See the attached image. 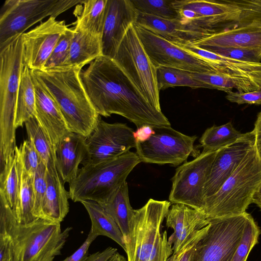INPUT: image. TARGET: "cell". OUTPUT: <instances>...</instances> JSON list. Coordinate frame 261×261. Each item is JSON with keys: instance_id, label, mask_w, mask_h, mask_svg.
<instances>
[{"instance_id": "obj_1", "label": "cell", "mask_w": 261, "mask_h": 261, "mask_svg": "<svg viewBox=\"0 0 261 261\" xmlns=\"http://www.w3.org/2000/svg\"><path fill=\"white\" fill-rule=\"evenodd\" d=\"M80 75L90 102L100 116L120 115L137 128L144 124L170 126L162 112L146 100L113 59L98 57L82 69Z\"/></svg>"}, {"instance_id": "obj_2", "label": "cell", "mask_w": 261, "mask_h": 261, "mask_svg": "<svg viewBox=\"0 0 261 261\" xmlns=\"http://www.w3.org/2000/svg\"><path fill=\"white\" fill-rule=\"evenodd\" d=\"M81 70L65 67L31 71L56 101L69 131L87 138L101 116L95 111L84 88L80 75Z\"/></svg>"}, {"instance_id": "obj_3", "label": "cell", "mask_w": 261, "mask_h": 261, "mask_svg": "<svg viewBox=\"0 0 261 261\" xmlns=\"http://www.w3.org/2000/svg\"><path fill=\"white\" fill-rule=\"evenodd\" d=\"M141 162L136 153L128 151L110 160L83 165L75 178L69 184V198L73 202L105 203Z\"/></svg>"}, {"instance_id": "obj_4", "label": "cell", "mask_w": 261, "mask_h": 261, "mask_svg": "<svg viewBox=\"0 0 261 261\" xmlns=\"http://www.w3.org/2000/svg\"><path fill=\"white\" fill-rule=\"evenodd\" d=\"M171 206L170 201L150 199L134 210L130 240L125 252L127 261H166L173 252L172 244L162 223Z\"/></svg>"}, {"instance_id": "obj_5", "label": "cell", "mask_w": 261, "mask_h": 261, "mask_svg": "<svg viewBox=\"0 0 261 261\" xmlns=\"http://www.w3.org/2000/svg\"><path fill=\"white\" fill-rule=\"evenodd\" d=\"M0 233L8 238L10 261H35L63 235L61 223L37 219L19 224L4 196L0 194Z\"/></svg>"}, {"instance_id": "obj_6", "label": "cell", "mask_w": 261, "mask_h": 261, "mask_svg": "<svg viewBox=\"0 0 261 261\" xmlns=\"http://www.w3.org/2000/svg\"><path fill=\"white\" fill-rule=\"evenodd\" d=\"M260 183L261 160L254 145L220 189L205 199L206 218L210 220L246 213Z\"/></svg>"}, {"instance_id": "obj_7", "label": "cell", "mask_w": 261, "mask_h": 261, "mask_svg": "<svg viewBox=\"0 0 261 261\" xmlns=\"http://www.w3.org/2000/svg\"><path fill=\"white\" fill-rule=\"evenodd\" d=\"M1 166L14 154L17 97L23 67L22 35L0 49Z\"/></svg>"}, {"instance_id": "obj_8", "label": "cell", "mask_w": 261, "mask_h": 261, "mask_svg": "<svg viewBox=\"0 0 261 261\" xmlns=\"http://www.w3.org/2000/svg\"><path fill=\"white\" fill-rule=\"evenodd\" d=\"M82 0H6L0 11V49L35 23L57 17Z\"/></svg>"}, {"instance_id": "obj_9", "label": "cell", "mask_w": 261, "mask_h": 261, "mask_svg": "<svg viewBox=\"0 0 261 261\" xmlns=\"http://www.w3.org/2000/svg\"><path fill=\"white\" fill-rule=\"evenodd\" d=\"M146 100L162 111L156 67L146 53L134 24L127 30L113 59Z\"/></svg>"}, {"instance_id": "obj_10", "label": "cell", "mask_w": 261, "mask_h": 261, "mask_svg": "<svg viewBox=\"0 0 261 261\" xmlns=\"http://www.w3.org/2000/svg\"><path fill=\"white\" fill-rule=\"evenodd\" d=\"M248 215L208 220L206 231L193 247L191 261H231Z\"/></svg>"}, {"instance_id": "obj_11", "label": "cell", "mask_w": 261, "mask_h": 261, "mask_svg": "<svg viewBox=\"0 0 261 261\" xmlns=\"http://www.w3.org/2000/svg\"><path fill=\"white\" fill-rule=\"evenodd\" d=\"M154 134L146 141L136 143V153L141 162L176 166L195 153L196 136L185 135L171 126H153Z\"/></svg>"}, {"instance_id": "obj_12", "label": "cell", "mask_w": 261, "mask_h": 261, "mask_svg": "<svg viewBox=\"0 0 261 261\" xmlns=\"http://www.w3.org/2000/svg\"><path fill=\"white\" fill-rule=\"evenodd\" d=\"M216 151L202 152L176 169L169 196L171 203L183 204L204 213V189Z\"/></svg>"}, {"instance_id": "obj_13", "label": "cell", "mask_w": 261, "mask_h": 261, "mask_svg": "<svg viewBox=\"0 0 261 261\" xmlns=\"http://www.w3.org/2000/svg\"><path fill=\"white\" fill-rule=\"evenodd\" d=\"M136 33L153 65L200 73H215L212 64L183 47L134 23Z\"/></svg>"}, {"instance_id": "obj_14", "label": "cell", "mask_w": 261, "mask_h": 261, "mask_svg": "<svg viewBox=\"0 0 261 261\" xmlns=\"http://www.w3.org/2000/svg\"><path fill=\"white\" fill-rule=\"evenodd\" d=\"M134 132L125 123H108L100 118L86 139L87 153L82 165L110 160L136 148Z\"/></svg>"}, {"instance_id": "obj_15", "label": "cell", "mask_w": 261, "mask_h": 261, "mask_svg": "<svg viewBox=\"0 0 261 261\" xmlns=\"http://www.w3.org/2000/svg\"><path fill=\"white\" fill-rule=\"evenodd\" d=\"M64 20L50 16L22 34V63L31 70H42L62 35L68 29Z\"/></svg>"}, {"instance_id": "obj_16", "label": "cell", "mask_w": 261, "mask_h": 261, "mask_svg": "<svg viewBox=\"0 0 261 261\" xmlns=\"http://www.w3.org/2000/svg\"><path fill=\"white\" fill-rule=\"evenodd\" d=\"M254 132L246 133L233 143L216 151L204 189L205 200L214 195L254 146Z\"/></svg>"}, {"instance_id": "obj_17", "label": "cell", "mask_w": 261, "mask_h": 261, "mask_svg": "<svg viewBox=\"0 0 261 261\" xmlns=\"http://www.w3.org/2000/svg\"><path fill=\"white\" fill-rule=\"evenodd\" d=\"M166 226L174 232L169 238L173 253L199 239L208 227V220L205 214L186 205L172 204L168 212Z\"/></svg>"}, {"instance_id": "obj_18", "label": "cell", "mask_w": 261, "mask_h": 261, "mask_svg": "<svg viewBox=\"0 0 261 261\" xmlns=\"http://www.w3.org/2000/svg\"><path fill=\"white\" fill-rule=\"evenodd\" d=\"M138 14L131 0H107L101 37L103 56L113 59L129 28L135 23Z\"/></svg>"}, {"instance_id": "obj_19", "label": "cell", "mask_w": 261, "mask_h": 261, "mask_svg": "<svg viewBox=\"0 0 261 261\" xmlns=\"http://www.w3.org/2000/svg\"><path fill=\"white\" fill-rule=\"evenodd\" d=\"M32 75L36 94L34 117L55 149L60 141L70 132L54 98L32 72Z\"/></svg>"}, {"instance_id": "obj_20", "label": "cell", "mask_w": 261, "mask_h": 261, "mask_svg": "<svg viewBox=\"0 0 261 261\" xmlns=\"http://www.w3.org/2000/svg\"><path fill=\"white\" fill-rule=\"evenodd\" d=\"M191 44L200 47L209 46L248 49L254 51L261 57V22L252 21L218 31Z\"/></svg>"}, {"instance_id": "obj_21", "label": "cell", "mask_w": 261, "mask_h": 261, "mask_svg": "<svg viewBox=\"0 0 261 261\" xmlns=\"http://www.w3.org/2000/svg\"><path fill=\"white\" fill-rule=\"evenodd\" d=\"M85 137L69 132L58 143L55 148L56 166L63 182L69 184L77 175L80 164L87 156Z\"/></svg>"}, {"instance_id": "obj_22", "label": "cell", "mask_w": 261, "mask_h": 261, "mask_svg": "<svg viewBox=\"0 0 261 261\" xmlns=\"http://www.w3.org/2000/svg\"><path fill=\"white\" fill-rule=\"evenodd\" d=\"M173 7L177 10H191L210 21L216 28L230 22H239L241 9L229 0H173Z\"/></svg>"}, {"instance_id": "obj_23", "label": "cell", "mask_w": 261, "mask_h": 261, "mask_svg": "<svg viewBox=\"0 0 261 261\" xmlns=\"http://www.w3.org/2000/svg\"><path fill=\"white\" fill-rule=\"evenodd\" d=\"M57 169L47 170V189L37 218L61 223L69 211V193Z\"/></svg>"}, {"instance_id": "obj_24", "label": "cell", "mask_w": 261, "mask_h": 261, "mask_svg": "<svg viewBox=\"0 0 261 261\" xmlns=\"http://www.w3.org/2000/svg\"><path fill=\"white\" fill-rule=\"evenodd\" d=\"M136 24L181 46L203 38L179 19H167L138 13Z\"/></svg>"}, {"instance_id": "obj_25", "label": "cell", "mask_w": 261, "mask_h": 261, "mask_svg": "<svg viewBox=\"0 0 261 261\" xmlns=\"http://www.w3.org/2000/svg\"><path fill=\"white\" fill-rule=\"evenodd\" d=\"M74 33L68 57L64 67L82 69L102 55L101 37L73 28Z\"/></svg>"}, {"instance_id": "obj_26", "label": "cell", "mask_w": 261, "mask_h": 261, "mask_svg": "<svg viewBox=\"0 0 261 261\" xmlns=\"http://www.w3.org/2000/svg\"><path fill=\"white\" fill-rule=\"evenodd\" d=\"M100 205L112 216L120 228L126 249L130 240L135 210L130 204L127 182L125 181L106 202Z\"/></svg>"}, {"instance_id": "obj_27", "label": "cell", "mask_w": 261, "mask_h": 261, "mask_svg": "<svg viewBox=\"0 0 261 261\" xmlns=\"http://www.w3.org/2000/svg\"><path fill=\"white\" fill-rule=\"evenodd\" d=\"M14 153L19 179L18 205L15 217L19 224L27 225L37 219L33 215L34 202L33 176L24 168L19 147L16 146Z\"/></svg>"}, {"instance_id": "obj_28", "label": "cell", "mask_w": 261, "mask_h": 261, "mask_svg": "<svg viewBox=\"0 0 261 261\" xmlns=\"http://www.w3.org/2000/svg\"><path fill=\"white\" fill-rule=\"evenodd\" d=\"M91 222L90 231L98 236L107 237L120 245L125 251L123 236L112 216L99 203L92 201H82Z\"/></svg>"}, {"instance_id": "obj_29", "label": "cell", "mask_w": 261, "mask_h": 261, "mask_svg": "<svg viewBox=\"0 0 261 261\" xmlns=\"http://www.w3.org/2000/svg\"><path fill=\"white\" fill-rule=\"evenodd\" d=\"M36 94L31 70L23 65L22 68L16 100L15 127H22L35 113Z\"/></svg>"}, {"instance_id": "obj_30", "label": "cell", "mask_w": 261, "mask_h": 261, "mask_svg": "<svg viewBox=\"0 0 261 261\" xmlns=\"http://www.w3.org/2000/svg\"><path fill=\"white\" fill-rule=\"evenodd\" d=\"M107 0H82L74 28L101 37Z\"/></svg>"}, {"instance_id": "obj_31", "label": "cell", "mask_w": 261, "mask_h": 261, "mask_svg": "<svg viewBox=\"0 0 261 261\" xmlns=\"http://www.w3.org/2000/svg\"><path fill=\"white\" fill-rule=\"evenodd\" d=\"M244 134L236 129L231 121L220 126L214 125L207 128L199 139L202 152L216 151L236 142Z\"/></svg>"}, {"instance_id": "obj_32", "label": "cell", "mask_w": 261, "mask_h": 261, "mask_svg": "<svg viewBox=\"0 0 261 261\" xmlns=\"http://www.w3.org/2000/svg\"><path fill=\"white\" fill-rule=\"evenodd\" d=\"M19 173L15 153L1 167L0 193L6 199L14 216L18 205Z\"/></svg>"}, {"instance_id": "obj_33", "label": "cell", "mask_w": 261, "mask_h": 261, "mask_svg": "<svg viewBox=\"0 0 261 261\" xmlns=\"http://www.w3.org/2000/svg\"><path fill=\"white\" fill-rule=\"evenodd\" d=\"M24 125L28 139L33 144L47 170L56 168L55 149L36 118H30Z\"/></svg>"}, {"instance_id": "obj_34", "label": "cell", "mask_w": 261, "mask_h": 261, "mask_svg": "<svg viewBox=\"0 0 261 261\" xmlns=\"http://www.w3.org/2000/svg\"><path fill=\"white\" fill-rule=\"evenodd\" d=\"M192 72L164 66L156 67V76L159 91L170 87H189L192 89L206 88L202 82L196 80Z\"/></svg>"}, {"instance_id": "obj_35", "label": "cell", "mask_w": 261, "mask_h": 261, "mask_svg": "<svg viewBox=\"0 0 261 261\" xmlns=\"http://www.w3.org/2000/svg\"><path fill=\"white\" fill-rule=\"evenodd\" d=\"M173 0H131L138 13L167 19H177L179 15Z\"/></svg>"}, {"instance_id": "obj_36", "label": "cell", "mask_w": 261, "mask_h": 261, "mask_svg": "<svg viewBox=\"0 0 261 261\" xmlns=\"http://www.w3.org/2000/svg\"><path fill=\"white\" fill-rule=\"evenodd\" d=\"M260 229L249 214L240 242L231 261H246L249 254L258 242Z\"/></svg>"}, {"instance_id": "obj_37", "label": "cell", "mask_w": 261, "mask_h": 261, "mask_svg": "<svg viewBox=\"0 0 261 261\" xmlns=\"http://www.w3.org/2000/svg\"><path fill=\"white\" fill-rule=\"evenodd\" d=\"M74 33L73 28H68L62 35L42 70H48L64 67L70 51Z\"/></svg>"}, {"instance_id": "obj_38", "label": "cell", "mask_w": 261, "mask_h": 261, "mask_svg": "<svg viewBox=\"0 0 261 261\" xmlns=\"http://www.w3.org/2000/svg\"><path fill=\"white\" fill-rule=\"evenodd\" d=\"M34 202L33 215L36 218L47 189V168L43 162L37 168L33 176Z\"/></svg>"}, {"instance_id": "obj_39", "label": "cell", "mask_w": 261, "mask_h": 261, "mask_svg": "<svg viewBox=\"0 0 261 261\" xmlns=\"http://www.w3.org/2000/svg\"><path fill=\"white\" fill-rule=\"evenodd\" d=\"M241 9L240 19L238 25L252 21L261 22V0L229 1Z\"/></svg>"}, {"instance_id": "obj_40", "label": "cell", "mask_w": 261, "mask_h": 261, "mask_svg": "<svg viewBox=\"0 0 261 261\" xmlns=\"http://www.w3.org/2000/svg\"><path fill=\"white\" fill-rule=\"evenodd\" d=\"M201 48L231 59L247 62H261V57L256 53L250 50L237 48H222L209 46H204Z\"/></svg>"}, {"instance_id": "obj_41", "label": "cell", "mask_w": 261, "mask_h": 261, "mask_svg": "<svg viewBox=\"0 0 261 261\" xmlns=\"http://www.w3.org/2000/svg\"><path fill=\"white\" fill-rule=\"evenodd\" d=\"M19 149L26 171L33 176L37 168L42 162L40 155L32 142L28 139L23 141Z\"/></svg>"}, {"instance_id": "obj_42", "label": "cell", "mask_w": 261, "mask_h": 261, "mask_svg": "<svg viewBox=\"0 0 261 261\" xmlns=\"http://www.w3.org/2000/svg\"><path fill=\"white\" fill-rule=\"evenodd\" d=\"M229 101L238 105H261V89L248 92H231L225 96Z\"/></svg>"}, {"instance_id": "obj_43", "label": "cell", "mask_w": 261, "mask_h": 261, "mask_svg": "<svg viewBox=\"0 0 261 261\" xmlns=\"http://www.w3.org/2000/svg\"><path fill=\"white\" fill-rule=\"evenodd\" d=\"M97 237V235L90 230L86 239L82 245L70 256L62 261H86L88 257L89 248Z\"/></svg>"}, {"instance_id": "obj_44", "label": "cell", "mask_w": 261, "mask_h": 261, "mask_svg": "<svg viewBox=\"0 0 261 261\" xmlns=\"http://www.w3.org/2000/svg\"><path fill=\"white\" fill-rule=\"evenodd\" d=\"M71 229V227H67L64 229L60 240L35 261H53L56 255L61 254V250L69 237Z\"/></svg>"}, {"instance_id": "obj_45", "label": "cell", "mask_w": 261, "mask_h": 261, "mask_svg": "<svg viewBox=\"0 0 261 261\" xmlns=\"http://www.w3.org/2000/svg\"><path fill=\"white\" fill-rule=\"evenodd\" d=\"M154 133L153 126L144 124L134 131V137L136 143H142L147 141Z\"/></svg>"}, {"instance_id": "obj_46", "label": "cell", "mask_w": 261, "mask_h": 261, "mask_svg": "<svg viewBox=\"0 0 261 261\" xmlns=\"http://www.w3.org/2000/svg\"><path fill=\"white\" fill-rule=\"evenodd\" d=\"M117 251L115 248L109 247L101 251H98L88 256L86 261H108Z\"/></svg>"}, {"instance_id": "obj_47", "label": "cell", "mask_w": 261, "mask_h": 261, "mask_svg": "<svg viewBox=\"0 0 261 261\" xmlns=\"http://www.w3.org/2000/svg\"><path fill=\"white\" fill-rule=\"evenodd\" d=\"M255 148L261 160V111L258 114L254 123Z\"/></svg>"}, {"instance_id": "obj_48", "label": "cell", "mask_w": 261, "mask_h": 261, "mask_svg": "<svg viewBox=\"0 0 261 261\" xmlns=\"http://www.w3.org/2000/svg\"><path fill=\"white\" fill-rule=\"evenodd\" d=\"M200 239V238H199ZM198 239V240H199ZM197 240L196 241L194 242L193 243L189 244L187 246H186L184 248H182L181 250L178 252L173 253V254L170 256L166 261H179L182 256L184 254V253L188 250L190 248L193 247L195 243L198 240Z\"/></svg>"}, {"instance_id": "obj_49", "label": "cell", "mask_w": 261, "mask_h": 261, "mask_svg": "<svg viewBox=\"0 0 261 261\" xmlns=\"http://www.w3.org/2000/svg\"><path fill=\"white\" fill-rule=\"evenodd\" d=\"M255 204L261 211V183L254 192L251 200V203Z\"/></svg>"}, {"instance_id": "obj_50", "label": "cell", "mask_w": 261, "mask_h": 261, "mask_svg": "<svg viewBox=\"0 0 261 261\" xmlns=\"http://www.w3.org/2000/svg\"><path fill=\"white\" fill-rule=\"evenodd\" d=\"M194 246L190 248L184 253L179 261H191L192 249Z\"/></svg>"}, {"instance_id": "obj_51", "label": "cell", "mask_w": 261, "mask_h": 261, "mask_svg": "<svg viewBox=\"0 0 261 261\" xmlns=\"http://www.w3.org/2000/svg\"><path fill=\"white\" fill-rule=\"evenodd\" d=\"M108 261H126L125 257L118 252L115 253Z\"/></svg>"}]
</instances>
